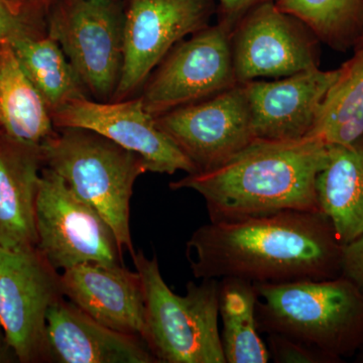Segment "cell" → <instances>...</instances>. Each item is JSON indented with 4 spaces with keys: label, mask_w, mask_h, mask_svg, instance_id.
<instances>
[{
    "label": "cell",
    "mask_w": 363,
    "mask_h": 363,
    "mask_svg": "<svg viewBox=\"0 0 363 363\" xmlns=\"http://www.w3.org/2000/svg\"><path fill=\"white\" fill-rule=\"evenodd\" d=\"M187 255L196 279L283 284L341 276V245L321 212L210 221L191 235Z\"/></svg>",
    "instance_id": "1"
},
{
    "label": "cell",
    "mask_w": 363,
    "mask_h": 363,
    "mask_svg": "<svg viewBox=\"0 0 363 363\" xmlns=\"http://www.w3.org/2000/svg\"><path fill=\"white\" fill-rule=\"evenodd\" d=\"M328 161V145L306 136L255 140L221 166L187 174L169 184L204 198L210 221H233L289 210L320 211L316 180Z\"/></svg>",
    "instance_id": "2"
},
{
    "label": "cell",
    "mask_w": 363,
    "mask_h": 363,
    "mask_svg": "<svg viewBox=\"0 0 363 363\" xmlns=\"http://www.w3.org/2000/svg\"><path fill=\"white\" fill-rule=\"evenodd\" d=\"M255 286L259 333L285 336L336 359L363 343V294L345 277Z\"/></svg>",
    "instance_id": "3"
},
{
    "label": "cell",
    "mask_w": 363,
    "mask_h": 363,
    "mask_svg": "<svg viewBox=\"0 0 363 363\" xmlns=\"http://www.w3.org/2000/svg\"><path fill=\"white\" fill-rule=\"evenodd\" d=\"M45 167L104 217L121 250L135 255L130 234L133 186L147 164L142 157L94 131L56 128L40 145Z\"/></svg>",
    "instance_id": "4"
},
{
    "label": "cell",
    "mask_w": 363,
    "mask_h": 363,
    "mask_svg": "<svg viewBox=\"0 0 363 363\" xmlns=\"http://www.w3.org/2000/svg\"><path fill=\"white\" fill-rule=\"evenodd\" d=\"M142 279L143 340L161 363H226L219 333V279L189 281L184 296L167 285L157 257L131 255Z\"/></svg>",
    "instance_id": "5"
},
{
    "label": "cell",
    "mask_w": 363,
    "mask_h": 363,
    "mask_svg": "<svg viewBox=\"0 0 363 363\" xmlns=\"http://www.w3.org/2000/svg\"><path fill=\"white\" fill-rule=\"evenodd\" d=\"M45 23L88 96L112 101L123 67V0H50Z\"/></svg>",
    "instance_id": "6"
},
{
    "label": "cell",
    "mask_w": 363,
    "mask_h": 363,
    "mask_svg": "<svg viewBox=\"0 0 363 363\" xmlns=\"http://www.w3.org/2000/svg\"><path fill=\"white\" fill-rule=\"evenodd\" d=\"M35 230V247L57 271L90 262L123 264V250L111 227L47 167L40 176Z\"/></svg>",
    "instance_id": "7"
},
{
    "label": "cell",
    "mask_w": 363,
    "mask_h": 363,
    "mask_svg": "<svg viewBox=\"0 0 363 363\" xmlns=\"http://www.w3.org/2000/svg\"><path fill=\"white\" fill-rule=\"evenodd\" d=\"M231 32L233 28L217 21L174 45L140 90L145 111L156 118L238 85Z\"/></svg>",
    "instance_id": "8"
},
{
    "label": "cell",
    "mask_w": 363,
    "mask_h": 363,
    "mask_svg": "<svg viewBox=\"0 0 363 363\" xmlns=\"http://www.w3.org/2000/svg\"><path fill=\"white\" fill-rule=\"evenodd\" d=\"M64 297L61 274L35 247H0V326L18 362H47V316Z\"/></svg>",
    "instance_id": "9"
},
{
    "label": "cell",
    "mask_w": 363,
    "mask_h": 363,
    "mask_svg": "<svg viewBox=\"0 0 363 363\" xmlns=\"http://www.w3.org/2000/svg\"><path fill=\"white\" fill-rule=\"evenodd\" d=\"M321 44L297 16L276 4L250 9L231 32L234 75L238 84L259 78L279 79L319 68Z\"/></svg>",
    "instance_id": "10"
},
{
    "label": "cell",
    "mask_w": 363,
    "mask_h": 363,
    "mask_svg": "<svg viewBox=\"0 0 363 363\" xmlns=\"http://www.w3.org/2000/svg\"><path fill=\"white\" fill-rule=\"evenodd\" d=\"M124 58L112 101L130 99L174 45L210 26L215 0H123Z\"/></svg>",
    "instance_id": "11"
},
{
    "label": "cell",
    "mask_w": 363,
    "mask_h": 363,
    "mask_svg": "<svg viewBox=\"0 0 363 363\" xmlns=\"http://www.w3.org/2000/svg\"><path fill=\"white\" fill-rule=\"evenodd\" d=\"M155 121L194 164L196 173L221 166L255 140L243 84L167 112Z\"/></svg>",
    "instance_id": "12"
},
{
    "label": "cell",
    "mask_w": 363,
    "mask_h": 363,
    "mask_svg": "<svg viewBox=\"0 0 363 363\" xmlns=\"http://www.w3.org/2000/svg\"><path fill=\"white\" fill-rule=\"evenodd\" d=\"M56 128H85L99 133L142 157L152 173H196L180 150L157 128L140 96L119 101L81 97L52 114Z\"/></svg>",
    "instance_id": "13"
},
{
    "label": "cell",
    "mask_w": 363,
    "mask_h": 363,
    "mask_svg": "<svg viewBox=\"0 0 363 363\" xmlns=\"http://www.w3.org/2000/svg\"><path fill=\"white\" fill-rule=\"evenodd\" d=\"M337 75L338 69L324 71L319 67L274 81L245 83L255 140L306 138Z\"/></svg>",
    "instance_id": "14"
},
{
    "label": "cell",
    "mask_w": 363,
    "mask_h": 363,
    "mask_svg": "<svg viewBox=\"0 0 363 363\" xmlns=\"http://www.w3.org/2000/svg\"><path fill=\"white\" fill-rule=\"evenodd\" d=\"M61 281L64 297L86 314L108 328L143 340L145 295L138 272L123 264L90 262L64 271Z\"/></svg>",
    "instance_id": "15"
},
{
    "label": "cell",
    "mask_w": 363,
    "mask_h": 363,
    "mask_svg": "<svg viewBox=\"0 0 363 363\" xmlns=\"http://www.w3.org/2000/svg\"><path fill=\"white\" fill-rule=\"evenodd\" d=\"M47 362L56 363H159L138 336L108 328L65 297L47 316Z\"/></svg>",
    "instance_id": "16"
},
{
    "label": "cell",
    "mask_w": 363,
    "mask_h": 363,
    "mask_svg": "<svg viewBox=\"0 0 363 363\" xmlns=\"http://www.w3.org/2000/svg\"><path fill=\"white\" fill-rule=\"evenodd\" d=\"M40 145L0 131V247H35V205L44 168Z\"/></svg>",
    "instance_id": "17"
},
{
    "label": "cell",
    "mask_w": 363,
    "mask_h": 363,
    "mask_svg": "<svg viewBox=\"0 0 363 363\" xmlns=\"http://www.w3.org/2000/svg\"><path fill=\"white\" fill-rule=\"evenodd\" d=\"M320 211L341 245L363 234V136L348 145H328V161L316 180Z\"/></svg>",
    "instance_id": "18"
},
{
    "label": "cell",
    "mask_w": 363,
    "mask_h": 363,
    "mask_svg": "<svg viewBox=\"0 0 363 363\" xmlns=\"http://www.w3.org/2000/svg\"><path fill=\"white\" fill-rule=\"evenodd\" d=\"M0 128L13 140L35 145L56 131L47 102L7 40L0 43Z\"/></svg>",
    "instance_id": "19"
},
{
    "label": "cell",
    "mask_w": 363,
    "mask_h": 363,
    "mask_svg": "<svg viewBox=\"0 0 363 363\" xmlns=\"http://www.w3.org/2000/svg\"><path fill=\"white\" fill-rule=\"evenodd\" d=\"M307 136L326 145H348L363 136V44L338 68Z\"/></svg>",
    "instance_id": "20"
},
{
    "label": "cell",
    "mask_w": 363,
    "mask_h": 363,
    "mask_svg": "<svg viewBox=\"0 0 363 363\" xmlns=\"http://www.w3.org/2000/svg\"><path fill=\"white\" fill-rule=\"evenodd\" d=\"M9 44L52 114L73 100L89 97L63 50L47 33L21 35Z\"/></svg>",
    "instance_id": "21"
},
{
    "label": "cell",
    "mask_w": 363,
    "mask_h": 363,
    "mask_svg": "<svg viewBox=\"0 0 363 363\" xmlns=\"http://www.w3.org/2000/svg\"><path fill=\"white\" fill-rule=\"evenodd\" d=\"M255 284L245 279H219V317L226 363H267L269 348L259 335Z\"/></svg>",
    "instance_id": "22"
},
{
    "label": "cell",
    "mask_w": 363,
    "mask_h": 363,
    "mask_svg": "<svg viewBox=\"0 0 363 363\" xmlns=\"http://www.w3.org/2000/svg\"><path fill=\"white\" fill-rule=\"evenodd\" d=\"M277 6L297 16L322 44L345 52L363 35V0H279Z\"/></svg>",
    "instance_id": "23"
},
{
    "label": "cell",
    "mask_w": 363,
    "mask_h": 363,
    "mask_svg": "<svg viewBox=\"0 0 363 363\" xmlns=\"http://www.w3.org/2000/svg\"><path fill=\"white\" fill-rule=\"evenodd\" d=\"M45 0H0V43L47 33Z\"/></svg>",
    "instance_id": "24"
},
{
    "label": "cell",
    "mask_w": 363,
    "mask_h": 363,
    "mask_svg": "<svg viewBox=\"0 0 363 363\" xmlns=\"http://www.w3.org/2000/svg\"><path fill=\"white\" fill-rule=\"evenodd\" d=\"M267 346L269 357L278 363H325L336 359L316 348L277 334L267 335Z\"/></svg>",
    "instance_id": "25"
},
{
    "label": "cell",
    "mask_w": 363,
    "mask_h": 363,
    "mask_svg": "<svg viewBox=\"0 0 363 363\" xmlns=\"http://www.w3.org/2000/svg\"><path fill=\"white\" fill-rule=\"evenodd\" d=\"M341 276L352 281L363 294V234L341 245Z\"/></svg>",
    "instance_id": "26"
},
{
    "label": "cell",
    "mask_w": 363,
    "mask_h": 363,
    "mask_svg": "<svg viewBox=\"0 0 363 363\" xmlns=\"http://www.w3.org/2000/svg\"><path fill=\"white\" fill-rule=\"evenodd\" d=\"M279 0H218V21L233 28L250 9L264 4H277Z\"/></svg>",
    "instance_id": "27"
},
{
    "label": "cell",
    "mask_w": 363,
    "mask_h": 363,
    "mask_svg": "<svg viewBox=\"0 0 363 363\" xmlns=\"http://www.w3.org/2000/svg\"><path fill=\"white\" fill-rule=\"evenodd\" d=\"M14 360H18V358L7 342L4 332L0 326V363L13 362Z\"/></svg>",
    "instance_id": "28"
},
{
    "label": "cell",
    "mask_w": 363,
    "mask_h": 363,
    "mask_svg": "<svg viewBox=\"0 0 363 363\" xmlns=\"http://www.w3.org/2000/svg\"><path fill=\"white\" fill-rule=\"evenodd\" d=\"M362 44H363V35H362V40H360L359 45H360ZM358 45H357V47H358Z\"/></svg>",
    "instance_id": "29"
},
{
    "label": "cell",
    "mask_w": 363,
    "mask_h": 363,
    "mask_svg": "<svg viewBox=\"0 0 363 363\" xmlns=\"http://www.w3.org/2000/svg\"><path fill=\"white\" fill-rule=\"evenodd\" d=\"M9 1H18V0H9Z\"/></svg>",
    "instance_id": "30"
},
{
    "label": "cell",
    "mask_w": 363,
    "mask_h": 363,
    "mask_svg": "<svg viewBox=\"0 0 363 363\" xmlns=\"http://www.w3.org/2000/svg\"><path fill=\"white\" fill-rule=\"evenodd\" d=\"M45 4H48V2L50 1V0H45Z\"/></svg>",
    "instance_id": "31"
}]
</instances>
